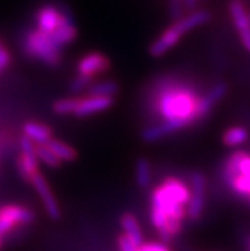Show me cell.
I'll use <instances>...</instances> for the list:
<instances>
[{"label":"cell","instance_id":"cell-3","mask_svg":"<svg viewBox=\"0 0 250 251\" xmlns=\"http://www.w3.org/2000/svg\"><path fill=\"white\" fill-rule=\"evenodd\" d=\"M23 51L31 59H38L49 67L60 65L63 55L61 49L55 45L48 33L33 29L26 33L23 40Z\"/></svg>","mask_w":250,"mask_h":251},{"label":"cell","instance_id":"cell-31","mask_svg":"<svg viewBox=\"0 0 250 251\" xmlns=\"http://www.w3.org/2000/svg\"><path fill=\"white\" fill-rule=\"evenodd\" d=\"M1 73H3V72H1V69H0V74H1Z\"/></svg>","mask_w":250,"mask_h":251},{"label":"cell","instance_id":"cell-27","mask_svg":"<svg viewBox=\"0 0 250 251\" xmlns=\"http://www.w3.org/2000/svg\"><path fill=\"white\" fill-rule=\"evenodd\" d=\"M117 246H119L120 251H136L137 248H138L124 233L117 237Z\"/></svg>","mask_w":250,"mask_h":251},{"label":"cell","instance_id":"cell-32","mask_svg":"<svg viewBox=\"0 0 250 251\" xmlns=\"http://www.w3.org/2000/svg\"><path fill=\"white\" fill-rule=\"evenodd\" d=\"M249 245H250V241H249Z\"/></svg>","mask_w":250,"mask_h":251},{"label":"cell","instance_id":"cell-23","mask_svg":"<svg viewBox=\"0 0 250 251\" xmlns=\"http://www.w3.org/2000/svg\"><path fill=\"white\" fill-rule=\"evenodd\" d=\"M93 79H95V78H92V76L78 74V75L70 82L69 89L72 92H81V91H83L84 88H89V87L93 84Z\"/></svg>","mask_w":250,"mask_h":251},{"label":"cell","instance_id":"cell-9","mask_svg":"<svg viewBox=\"0 0 250 251\" xmlns=\"http://www.w3.org/2000/svg\"><path fill=\"white\" fill-rule=\"evenodd\" d=\"M183 35L180 31L175 27L174 25H171L167 29L162 32L155 42L149 46V54L153 57H160L162 55H165L170 49H172L179 41L181 40Z\"/></svg>","mask_w":250,"mask_h":251},{"label":"cell","instance_id":"cell-21","mask_svg":"<svg viewBox=\"0 0 250 251\" xmlns=\"http://www.w3.org/2000/svg\"><path fill=\"white\" fill-rule=\"evenodd\" d=\"M36 153H37V158L40 162L45 163L46 166L51 167V169H57L63 165V161L57 158L54 153L51 152L48 148V146H36Z\"/></svg>","mask_w":250,"mask_h":251},{"label":"cell","instance_id":"cell-16","mask_svg":"<svg viewBox=\"0 0 250 251\" xmlns=\"http://www.w3.org/2000/svg\"><path fill=\"white\" fill-rule=\"evenodd\" d=\"M45 146H48L49 150L54 153L57 158L61 159L63 162H73L74 159L77 158V156H78V154H77V151L74 150L73 147L69 146V144L67 143H64L61 140L54 139V138L51 140H49Z\"/></svg>","mask_w":250,"mask_h":251},{"label":"cell","instance_id":"cell-17","mask_svg":"<svg viewBox=\"0 0 250 251\" xmlns=\"http://www.w3.org/2000/svg\"><path fill=\"white\" fill-rule=\"evenodd\" d=\"M136 182L140 189L148 188L152 182V166L144 157L137 159L136 162Z\"/></svg>","mask_w":250,"mask_h":251},{"label":"cell","instance_id":"cell-11","mask_svg":"<svg viewBox=\"0 0 250 251\" xmlns=\"http://www.w3.org/2000/svg\"><path fill=\"white\" fill-rule=\"evenodd\" d=\"M23 135L31 139L36 146H44L53 139V130L46 124L37 121H27L23 125Z\"/></svg>","mask_w":250,"mask_h":251},{"label":"cell","instance_id":"cell-1","mask_svg":"<svg viewBox=\"0 0 250 251\" xmlns=\"http://www.w3.org/2000/svg\"><path fill=\"white\" fill-rule=\"evenodd\" d=\"M190 188L179 177H167L151 194V222L165 242L183 231Z\"/></svg>","mask_w":250,"mask_h":251},{"label":"cell","instance_id":"cell-19","mask_svg":"<svg viewBox=\"0 0 250 251\" xmlns=\"http://www.w3.org/2000/svg\"><path fill=\"white\" fill-rule=\"evenodd\" d=\"M89 96H98V97H112L119 92V84L112 80H106L101 83H93L88 88Z\"/></svg>","mask_w":250,"mask_h":251},{"label":"cell","instance_id":"cell-14","mask_svg":"<svg viewBox=\"0 0 250 251\" xmlns=\"http://www.w3.org/2000/svg\"><path fill=\"white\" fill-rule=\"evenodd\" d=\"M0 213L9 217L10 220L14 221L17 225H28L35 221V213L31 209L22 207V205H16V204L4 205L0 208Z\"/></svg>","mask_w":250,"mask_h":251},{"label":"cell","instance_id":"cell-15","mask_svg":"<svg viewBox=\"0 0 250 251\" xmlns=\"http://www.w3.org/2000/svg\"><path fill=\"white\" fill-rule=\"evenodd\" d=\"M230 16L238 32L250 28V16L239 0H234L230 3Z\"/></svg>","mask_w":250,"mask_h":251},{"label":"cell","instance_id":"cell-28","mask_svg":"<svg viewBox=\"0 0 250 251\" xmlns=\"http://www.w3.org/2000/svg\"><path fill=\"white\" fill-rule=\"evenodd\" d=\"M239 36H240V41L243 44V46L245 48V50H248V52H250V28L239 32Z\"/></svg>","mask_w":250,"mask_h":251},{"label":"cell","instance_id":"cell-13","mask_svg":"<svg viewBox=\"0 0 250 251\" xmlns=\"http://www.w3.org/2000/svg\"><path fill=\"white\" fill-rule=\"evenodd\" d=\"M121 227L124 229V235L127 236L130 241L133 242L136 246H140L144 244V239H143V232L140 228V225L136 216L132 213H124L120 217Z\"/></svg>","mask_w":250,"mask_h":251},{"label":"cell","instance_id":"cell-20","mask_svg":"<svg viewBox=\"0 0 250 251\" xmlns=\"http://www.w3.org/2000/svg\"><path fill=\"white\" fill-rule=\"evenodd\" d=\"M248 139L247 129L241 126H232L225 131L222 140L227 147H239Z\"/></svg>","mask_w":250,"mask_h":251},{"label":"cell","instance_id":"cell-7","mask_svg":"<svg viewBox=\"0 0 250 251\" xmlns=\"http://www.w3.org/2000/svg\"><path fill=\"white\" fill-rule=\"evenodd\" d=\"M114 102L115 100L112 97H98V96L77 97L73 115L78 118H87L91 115L100 114V112L109 110L114 105Z\"/></svg>","mask_w":250,"mask_h":251},{"label":"cell","instance_id":"cell-18","mask_svg":"<svg viewBox=\"0 0 250 251\" xmlns=\"http://www.w3.org/2000/svg\"><path fill=\"white\" fill-rule=\"evenodd\" d=\"M51 37V40L55 42V45H57L59 48L63 49L64 46L72 44V42L76 40L77 37V28L74 23H69V25H65L60 28H57L56 31L53 32L51 35H49Z\"/></svg>","mask_w":250,"mask_h":251},{"label":"cell","instance_id":"cell-6","mask_svg":"<svg viewBox=\"0 0 250 251\" xmlns=\"http://www.w3.org/2000/svg\"><path fill=\"white\" fill-rule=\"evenodd\" d=\"M31 184L33 185V188L37 191L38 197L42 201V204H44L45 210H46L48 216L54 221L60 220L61 209L59 207V203H57L56 198H55V195L51 191L48 180L45 178V176L42 175L41 172H38L37 175L32 178Z\"/></svg>","mask_w":250,"mask_h":251},{"label":"cell","instance_id":"cell-12","mask_svg":"<svg viewBox=\"0 0 250 251\" xmlns=\"http://www.w3.org/2000/svg\"><path fill=\"white\" fill-rule=\"evenodd\" d=\"M38 162L40 161L37 158V153L21 152L18 159H17V169H18L19 175L23 178V181L31 184L32 178L40 172Z\"/></svg>","mask_w":250,"mask_h":251},{"label":"cell","instance_id":"cell-30","mask_svg":"<svg viewBox=\"0 0 250 251\" xmlns=\"http://www.w3.org/2000/svg\"><path fill=\"white\" fill-rule=\"evenodd\" d=\"M3 246V236H0V249Z\"/></svg>","mask_w":250,"mask_h":251},{"label":"cell","instance_id":"cell-26","mask_svg":"<svg viewBox=\"0 0 250 251\" xmlns=\"http://www.w3.org/2000/svg\"><path fill=\"white\" fill-rule=\"evenodd\" d=\"M184 5L181 0H171L170 1V14L175 21L183 18Z\"/></svg>","mask_w":250,"mask_h":251},{"label":"cell","instance_id":"cell-10","mask_svg":"<svg viewBox=\"0 0 250 251\" xmlns=\"http://www.w3.org/2000/svg\"><path fill=\"white\" fill-rule=\"evenodd\" d=\"M226 93H227V84L223 82L217 83L212 88H209L208 92L200 97L198 103V120L206 118L212 111V108L225 97Z\"/></svg>","mask_w":250,"mask_h":251},{"label":"cell","instance_id":"cell-5","mask_svg":"<svg viewBox=\"0 0 250 251\" xmlns=\"http://www.w3.org/2000/svg\"><path fill=\"white\" fill-rule=\"evenodd\" d=\"M36 21H37V29L42 31L44 33L51 35L53 32L56 31L63 25L74 23L70 13L67 10L59 9L55 5H44L36 13Z\"/></svg>","mask_w":250,"mask_h":251},{"label":"cell","instance_id":"cell-24","mask_svg":"<svg viewBox=\"0 0 250 251\" xmlns=\"http://www.w3.org/2000/svg\"><path fill=\"white\" fill-rule=\"evenodd\" d=\"M10 64H12V56H10L9 50L3 42L0 41V69H1V72L8 69Z\"/></svg>","mask_w":250,"mask_h":251},{"label":"cell","instance_id":"cell-29","mask_svg":"<svg viewBox=\"0 0 250 251\" xmlns=\"http://www.w3.org/2000/svg\"><path fill=\"white\" fill-rule=\"evenodd\" d=\"M181 1H183L184 8H187L190 12H194L196 9V5H198L199 0H181Z\"/></svg>","mask_w":250,"mask_h":251},{"label":"cell","instance_id":"cell-22","mask_svg":"<svg viewBox=\"0 0 250 251\" xmlns=\"http://www.w3.org/2000/svg\"><path fill=\"white\" fill-rule=\"evenodd\" d=\"M76 102L77 97L57 100L53 105V110L56 115H73L74 108H76Z\"/></svg>","mask_w":250,"mask_h":251},{"label":"cell","instance_id":"cell-25","mask_svg":"<svg viewBox=\"0 0 250 251\" xmlns=\"http://www.w3.org/2000/svg\"><path fill=\"white\" fill-rule=\"evenodd\" d=\"M136 251H172L167 245L161 242H146L137 248Z\"/></svg>","mask_w":250,"mask_h":251},{"label":"cell","instance_id":"cell-4","mask_svg":"<svg viewBox=\"0 0 250 251\" xmlns=\"http://www.w3.org/2000/svg\"><path fill=\"white\" fill-rule=\"evenodd\" d=\"M190 199L187 207V217L190 221L199 220L204 212L207 193V178L196 171L190 176Z\"/></svg>","mask_w":250,"mask_h":251},{"label":"cell","instance_id":"cell-8","mask_svg":"<svg viewBox=\"0 0 250 251\" xmlns=\"http://www.w3.org/2000/svg\"><path fill=\"white\" fill-rule=\"evenodd\" d=\"M111 67V61L106 55L101 52H89L78 61L77 72L82 75H88L95 78L97 74L108 72Z\"/></svg>","mask_w":250,"mask_h":251},{"label":"cell","instance_id":"cell-2","mask_svg":"<svg viewBox=\"0 0 250 251\" xmlns=\"http://www.w3.org/2000/svg\"><path fill=\"white\" fill-rule=\"evenodd\" d=\"M200 96L183 84H167L156 96V110L162 118L180 130L198 121Z\"/></svg>","mask_w":250,"mask_h":251}]
</instances>
